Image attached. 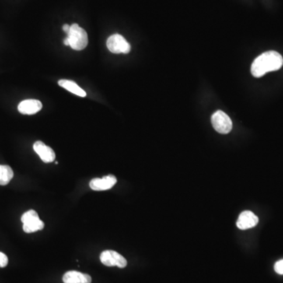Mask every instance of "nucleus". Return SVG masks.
<instances>
[{"mask_svg": "<svg viewBox=\"0 0 283 283\" xmlns=\"http://www.w3.org/2000/svg\"><path fill=\"white\" fill-rule=\"evenodd\" d=\"M64 44L70 46L74 50H84L88 44V33L77 24H74L70 26L69 32L64 40Z\"/></svg>", "mask_w": 283, "mask_h": 283, "instance_id": "nucleus-2", "label": "nucleus"}, {"mask_svg": "<svg viewBox=\"0 0 283 283\" xmlns=\"http://www.w3.org/2000/svg\"><path fill=\"white\" fill-rule=\"evenodd\" d=\"M117 183V178L114 176H107L102 178H95L90 182V187L95 191H102L111 189Z\"/></svg>", "mask_w": 283, "mask_h": 283, "instance_id": "nucleus-7", "label": "nucleus"}, {"mask_svg": "<svg viewBox=\"0 0 283 283\" xmlns=\"http://www.w3.org/2000/svg\"><path fill=\"white\" fill-rule=\"evenodd\" d=\"M64 283H91L92 278L89 274H84L79 271H70L63 276Z\"/></svg>", "mask_w": 283, "mask_h": 283, "instance_id": "nucleus-11", "label": "nucleus"}, {"mask_svg": "<svg viewBox=\"0 0 283 283\" xmlns=\"http://www.w3.org/2000/svg\"><path fill=\"white\" fill-rule=\"evenodd\" d=\"M274 271L278 274H283V260H278L274 264Z\"/></svg>", "mask_w": 283, "mask_h": 283, "instance_id": "nucleus-14", "label": "nucleus"}, {"mask_svg": "<svg viewBox=\"0 0 283 283\" xmlns=\"http://www.w3.org/2000/svg\"><path fill=\"white\" fill-rule=\"evenodd\" d=\"M22 222L23 223L24 231L26 233H33L44 228V223L40 220L34 210H29L25 213L22 217Z\"/></svg>", "mask_w": 283, "mask_h": 283, "instance_id": "nucleus-3", "label": "nucleus"}, {"mask_svg": "<svg viewBox=\"0 0 283 283\" xmlns=\"http://www.w3.org/2000/svg\"><path fill=\"white\" fill-rule=\"evenodd\" d=\"M14 177V172L8 165H0V185L6 186Z\"/></svg>", "mask_w": 283, "mask_h": 283, "instance_id": "nucleus-13", "label": "nucleus"}, {"mask_svg": "<svg viewBox=\"0 0 283 283\" xmlns=\"http://www.w3.org/2000/svg\"><path fill=\"white\" fill-rule=\"evenodd\" d=\"M33 149L45 163H50L55 159L54 151L50 147L45 145L43 142H36L33 145Z\"/></svg>", "mask_w": 283, "mask_h": 283, "instance_id": "nucleus-9", "label": "nucleus"}, {"mask_svg": "<svg viewBox=\"0 0 283 283\" xmlns=\"http://www.w3.org/2000/svg\"><path fill=\"white\" fill-rule=\"evenodd\" d=\"M70 26L68 25H64L63 26V30L65 31V33H68L69 32Z\"/></svg>", "mask_w": 283, "mask_h": 283, "instance_id": "nucleus-16", "label": "nucleus"}, {"mask_svg": "<svg viewBox=\"0 0 283 283\" xmlns=\"http://www.w3.org/2000/svg\"><path fill=\"white\" fill-rule=\"evenodd\" d=\"M108 49L113 54H128L131 46L121 35L114 34L107 40Z\"/></svg>", "mask_w": 283, "mask_h": 283, "instance_id": "nucleus-5", "label": "nucleus"}, {"mask_svg": "<svg viewBox=\"0 0 283 283\" xmlns=\"http://www.w3.org/2000/svg\"><path fill=\"white\" fill-rule=\"evenodd\" d=\"M211 121L214 129L221 134H228L233 127L229 116L221 110H218L213 114Z\"/></svg>", "mask_w": 283, "mask_h": 283, "instance_id": "nucleus-4", "label": "nucleus"}, {"mask_svg": "<svg viewBox=\"0 0 283 283\" xmlns=\"http://www.w3.org/2000/svg\"><path fill=\"white\" fill-rule=\"evenodd\" d=\"M8 263V256H6L4 253L0 252V267H7Z\"/></svg>", "mask_w": 283, "mask_h": 283, "instance_id": "nucleus-15", "label": "nucleus"}, {"mask_svg": "<svg viewBox=\"0 0 283 283\" xmlns=\"http://www.w3.org/2000/svg\"><path fill=\"white\" fill-rule=\"evenodd\" d=\"M100 260L107 267L117 266L120 268H124L127 266V263L124 256L113 250L103 251L100 255Z\"/></svg>", "mask_w": 283, "mask_h": 283, "instance_id": "nucleus-6", "label": "nucleus"}, {"mask_svg": "<svg viewBox=\"0 0 283 283\" xmlns=\"http://www.w3.org/2000/svg\"><path fill=\"white\" fill-rule=\"evenodd\" d=\"M58 85L61 88H65L68 92H72L73 94L78 95L80 97H85L87 95L86 92L82 88H80L74 81H68V80H60L58 81Z\"/></svg>", "mask_w": 283, "mask_h": 283, "instance_id": "nucleus-12", "label": "nucleus"}, {"mask_svg": "<svg viewBox=\"0 0 283 283\" xmlns=\"http://www.w3.org/2000/svg\"><path fill=\"white\" fill-rule=\"evenodd\" d=\"M259 223V218L250 211H244L239 215L237 227L240 230H247L254 228Z\"/></svg>", "mask_w": 283, "mask_h": 283, "instance_id": "nucleus-8", "label": "nucleus"}, {"mask_svg": "<svg viewBox=\"0 0 283 283\" xmlns=\"http://www.w3.org/2000/svg\"><path fill=\"white\" fill-rule=\"evenodd\" d=\"M283 65V57L279 53L270 50L256 57L251 65V74L260 78L269 72L277 71Z\"/></svg>", "mask_w": 283, "mask_h": 283, "instance_id": "nucleus-1", "label": "nucleus"}, {"mask_svg": "<svg viewBox=\"0 0 283 283\" xmlns=\"http://www.w3.org/2000/svg\"><path fill=\"white\" fill-rule=\"evenodd\" d=\"M43 105L41 102L36 99L24 100L18 105V111L22 114L33 115L41 110Z\"/></svg>", "mask_w": 283, "mask_h": 283, "instance_id": "nucleus-10", "label": "nucleus"}]
</instances>
